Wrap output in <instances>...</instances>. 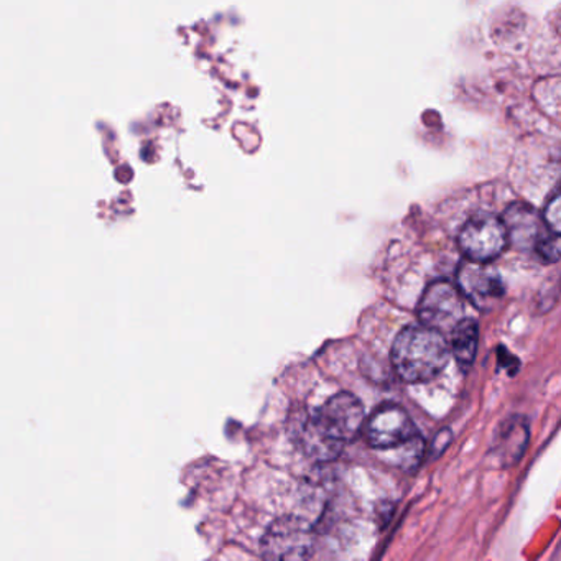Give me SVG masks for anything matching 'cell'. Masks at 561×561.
Instances as JSON below:
<instances>
[{"label": "cell", "instance_id": "277c9868", "mask_svg": "<svg viewBox=\"0 0 561 561\" xmlns=\"http://www.w3.org/2000/svg\"><path fill=\"white\" fill-rule=\"evenodd\" d=\"M314 537L308 522L287 515L277 518L262 538V554L267 560H307L313 554Z\"/></svg>", "mask_w": 561, "mask_h": 561}, {"label": "cell", "instance_id": "3957f363", "mask_svg": "<svg viewBox=\"0 0 561 561\" xmlns=\"http://www.w3.org/2000/svg\"><path fill=\"white\" fill-rule=\"evenodd\" d=\"M459 251L468 261L491 264L507 249L508 232L497 216L482 215L469 219L458 236Z\"/></svg>", "mask_w": 561, "mask_h": 561}, {"label": "cell", "instance_id": "30bf717a", "mask_svg": "<svg viewBox=\"0 0 561 561\" xmlns=\"http://www.w3.org/2000/svg\"><path fill=\"white\" fill-rule=\"evenodd\" d=\"M451 354L461 366H471L479 346V327L471 318H465L451 331Z\"/></svg>", "mask_w": 561, "mask_h": 561}, {"label": "cell", "instance_id": "7a4b0ae2", "mask_svg": "<svg viewBox=\"0 0 561 561\" xmlns=\"http://www.w3.org/2000/svg\"><path fill=\"white\" fill-rule=\"evenodd\" d=\"M366 413L363 403L353 393L341 392L320 407L308 422L318 435L334 445L353 442L364 426Z\"/></svg>", "mask_w": 561, "mask_h": 561}, {"label": "cell", "instance_id": "9c48e42d", "mask_svg": "<svg viewBox=\"0 0 561 561\" xmlns=\"http://www.w3.org/2000/svg\"><path fill=\"white\" fill-rule=\"evenodd\" d=\"M528 443V426L524 419L507 420L494 438V455L502 466H512L522 458Z\"/></svg>", "mask_w": 561, "mask_h": 561}, {"label": "cell", "instance_id": "8992f818", "mask_svg": "<svg viewBox=\"0 0 561 561\" xmlns=\"http://www.w3.org/2000/svg\"><path fill=\"white\" fill-rule=\"evenodd\" d=\"M415 423L409 413L396 403L379 407L366 423V438L373 448L396 449L416 438Z\"/></svg>", "mask_w": 561, "mask_h": 561}, {"label": "cell", "instance_id": "52a82bcc", "mask_svg": "<svg viewBox=\"0 0 561 561\" xmlns=\"http://www.w3.org/2000/svg\"><path fill=\"white\" fill-rule=\"evenodd\" d=\"M458 287L466 300L471 301L479 310H491L505 294L504 284L494 268L468 259L459 267Z\"/></svg>", "mask_w": 561, "mask_h": 561}, {"label": "cell", "instance_id": "5b68a950", "mask_svg": "<svg viewBox=\"0 0 561 561\" xmlns=\"http://www.w3.org/2000/svg\"><path fill=\"white\" fill-rule=\"evenodd\" d=\"M465 300L458 285L446 280L433 282L420 298V323L443 334L451 333L466 318Z\"/></svg>", "mask_w": 561, "mask_h": 561}, {"label": "cell", "instance_id": "6da1fadb", "mask_svg": "<svg viewBox=\"0 0 561 561\" xmlns=\"http://www.w3.org/2000/svg\"><path fill=\"white\" fill-rule=\"evenodd\" d=\"M451 356L445 334L425 324H412L397 334L392 364L400 379L410 383L426 382L438 376Z\"/></svg>", "mask_w": 561, "mask_h": 561}, {"label": "cell", "instance_id": "8fae6325", "mask_svg": "<svg viewBox=\"0 0 561 561\" xmlns=\"http://www.w3.org/2000/svg\"><path fill=\"white\" fill-rule=\"evenodd\" d=\"M535 254L538 257L543 259L545 262H558L561 259V236L554 234V232L548 231L543 236L537 248H535Z\"/></svg>", "mask_w": 561, "mask_h": 561}, {"label": "cell", "instance_id": "7c38bea8", "mask_svg": "<svg viewBox=\"0 0 561 561\" xmlns=\"http://www.w3.org/2000/svg\"><path fill=\"white\" fill-rule=\"evenodd\" d=\"M543 219L547 228L554 234L561 236V190H558L543 209Z\"/></svg>", "mask_w": 561, "mask_h": 561}, {"label": "cell", "instance_id": "ba28073f", "mask_svg": "<svg viewBox=\"0 0 561 561\" xmlns=\"http://www.w3.org/2000/svg\"><path fill=\"white\" fill-rule=\"evenodd\" d=\"M508 232V242L520 251H535L538 242L550 229L545 225L543 216L538 215L531 206L515 203L508 206L502 216Z\"/></svg>", "mask_w": 561, "mask_h": 561}]
</instances>
